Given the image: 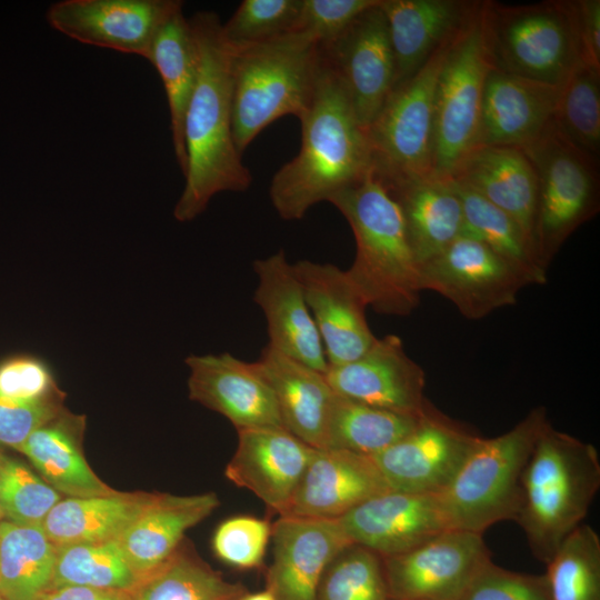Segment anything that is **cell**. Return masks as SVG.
Returning a JSON list of instances; mask_svg holds the SVG:
<instances>
[{"label":"cell","instance_id":"1","mask_svg":"<svg viewBox=\"0 0 600 600\" xmlns=\"http://www.w3.org/2000/svg\"><path fill=\"white\" fill-rule=\"evenodd\" d=\"M199 54L198 78L184 117L187 172L173 209L187 222L201 214L220 192H244L252 182L232 130L230 49L221 37L216 12L200 11L189 19Z\"/></svg>","mask_w":600,"mask_h":600},{"label":"cell","instance_id":"2","mask_svg":"<svg viewBox=\"0 0 600 600\" xmlns=\"http://www.w3.org/2000/svg\"><path fill=\"white\" fill-rule=\"evenodd\" d=\"M299 121V152L274 173L269 188L284 220L302 219L372 170L367 130L323 58L312 104Z\"/></svg>","mask_w":600,"mask_h":600},{"label":"cell","instance_id":"3","mask_svg":"<svg viewBox=\"0 0 600 600\" xmlns=\"http://www.w3.org/2000/svg\"><path fill=\"white\" fill-rule=\"evenodd\" d=\"M346 218L356 256L346 271L376 312L407 317L420 303V268L409 243L401 210L372 170L330 200Z\"/></svg>","mask_w":600,"mask_h":600},{"label":"cell","instance_id":"4","mask_svg":"<svg viewBox=\"0 0 600 600\" xmlns=\"http://www.w3.org/2000/svg\"><path fill=\"white\" fill-rule=\"evenodd\" d=\"M599 488L596 447L549 422L524 468L521 507L514 520L538 560L547 563L582 523Z\"/></svg>","mask_w":600,"mask_h":600},{"label":"cell","instance_id":"5","mask_svg":"<svg viewBox=\"0 0 600 600\" xmlns=\"http://www.w3.org/2000/svg\"><path fill=\"white\" fill-rule=\"evenodd\" d=\"M321 64L319 43L298 31L230 49L232 130L241 154L270 123L288 114L300 120L307 113Z\"/></svg>","mask_w":600,"mask_h":600},{"label":"cell","instance_id":"6","mask_svg":"<svg viewBox=\"0 0 600 600\" xmlns=\"http://www.w3.org/2000/svg\"><path fill=\"white\" fill-rule=\"evenodd\" d=\"M548 423L546 408L537 407L509 431L480 439L439 494L451 529L482 534L497 522L516 520L523 471Z\"/></svg>","mask_w":600,"mask_h":600},{"label":"cell","instance_id":"7","mask_svg":"<svg viewBox=\"0 0 600 600\" xmlns=\"http://www.w3.org/2000/svg\"><path fill=\"white\" fill-rule=\"evenodd\" d=\"M482 23L491 64L500 71L561 86L582 62L573 0L482 1Z\"/></svg>","mask_w":600,"mask_h":600},{"label":"cell","instance_id":"8","mask_svg":"<svg viewBox=\"0 0 600 600\" xmlns=\"http://www.w3.org/2000/svg\"><path fill=\"white\" fill-rule=\"evenodd\" d=\"M521 149L537 173L532 241L547 270L566 240L599 212V161L572 144L552 121Z\"/></svg>","mask_w":600,"mask_h":600},{"label":"cell","instance_id":"9","mask_svg":"<svg viewBox=\"0 0 600 600\" xmlns=\"http://www.w3.org/2000/svg\"><path fill=\"white\" fill-rule=\"evenodd\" d=\"M456 37L438 48L410 79L392 89L366 129L372 172L384 184L433 176L436 89Z\"/></svg>","mask_w":600,"mask_h":600},{"label":"cell","instance_id":"10","mask_svg":"<svg viewBox=\"0 0 600 600\" xmlns=\"http://www.w3.org/2000/svg\"><path fill=\"white\" fill-rule=\"evenodd\" d=\"M492 68L480 1L454 38L439 73L434 98V177L449 178L474 147L484 82Z\"/></svg>","mask_w":600,"mask_h":600},{"label":"cell","instance_id":"11","mask_svg":"<svg viewBox=\"0 0 600 600\" xmlns=\"http://www.w3.org/2000/svg\"><path fill=\"white\" fill-rule=\"evenodd\" d=\"M422 291L451 301L467 319H482L517 302L529 286L523 277L487 244L460 234L420 268Z\"/></svg>","mask_w":600,"mask_h":600},{"label":"cell","instance_id":"12","mask_svg":"<svg viewBox=\"0 0 600 600\" xmlns=\"http://www.w3.org/2000/svg\"><path fill=\"white\" fill-rule=\"evenodd\" d=\"M490 560L482 534L446 530L407 552L382 558L388 598L459 600Z\"/></svg>","mask_w":600,"mask_h":600},{"label":"cell","instance_id":"13","mask_svg":"<svg viewBox=\"0 0 600 600\" xmlns=\"http://www.w3.org/2000/svg\"><path fill=\"white\" fill-rule=\"evenodd\" d=\"M480 439L431 406L411 432L372 458L391 490L440 494Z\"/></svg>","mask_w":600,"mask_h":600},{"label":"cell","instance_id":"14","mask_svg":"<svg viewBox=\"0 0 600 600\" xmlns=\"http://www.w3.org/2000/svg\"><path fill=\"white\" fill-rule=\"evenodd\" d=\"M379 3L357 16L334 40L320 46L323 61L364 129L377 118L394 84V59Z\"/></svg>","mask_w":600,"mask_h":600},{"label":"cell","instance_id":"15","mask_svg":"<svg viewBox=\"0 0 600 600\" xmlns=\"http://www.w3.org/2000/svg\"><path fill=\"white\" fill-rule=\"evenodd\" d=\"M179 0H62L46 13L48 23L81 43L149 59L161 27Z\"/></svg>","mask_w":600,"mask_h":600},{"label":"cell","instance_id":"16","mask_svg":"<svg viewBox=\"0 0 600 600\" xmlns=\"http://www.w3.org/2000/svg\"><path fill=\"white\" fill-rule=\"evenodd\" d=\"M324 374L337 394L374 408L421 417L432 406L424 396L423 369L396 334L378 338L353 361L328 366Z\"/></svg>","mask_w":600,"mask_h":600},{"label":"cell","instance_id":"17","mask_svg":"<svg viewBox=\"0 0 600 600\" xmlns=\"http://www.w3.org/2000/svg\"><path fill=\"white\" fill-rule=\"evenodd\" d=\"M292 264L318 328L328 366L361 357L378 338L368 324L367 304L346 271L311 260Z\"/></svg>","mask_w":600,"mask_h":600},{"label":"cell","instance_id":"18","mask_svg":"<svg viewBox=\"0 0 600 600\" xmlns=\"http://www.w3.org/2000/svg\"><path fill=\"white\" fill-rule=\"evenodd\" d=\"M351 543L380 557L407 552L451 529L439 494L390 490L338 519Z\"/></svg>","mask_w":600,"mask_h":600},{"label":"cell","instance_id":"19","mask_svg":"<svg viewBox=\"0 0 600 600\" xmlns=\"http://www.w3.org/2000/svg\"><path fill=\"white\" fill-rule=\"evenodd\" d=\"M390 490L372 457L314 448L280 517L339 519L362 502Z\"/></svg>","mask_w":600,"mask_h":600},{"label":"cell","instance_id":"20","mask_svg":"<svg viewBox=\"0 0 600 600\" xmlns=\"http://www.w3.org/2000/svg\"><path fill=\"white\" fill-rule=\"evenodd\" d=\"M189 397L238 430L283 428L274 396L253 362L224 352L190 356Z\"/></svg>","mask_w":600,"mask_h":600},{"label":"cell","instance_id":"21","mask_svg":"<svg viewBox=\"0 0 600 600\" xmlns=\"http://www.w3.org/2000/svg\"><path fill=\"white\" fill-rule=\"evenodd\" d=\"M271 539L267 589L276 600H316L326 567L352 544L338 519L280 517Z\"/></svg>","mask_w":600,"mask_h":600},{"label":"cell","instance_id":"22","mask_svg":"<svg viewBox=\"0 0 600 600\" xmlns=\"http://www.w3.org/2000/svg\"><path fill=\"white\" fill-rule=\"evenodd\" d=\"M258 286L253 300L262 310L271 348L326 373L323 344L293 264L284 251L253 262Z\"/></svg>","mask_w":600,"mask_h":600},{"label":"cell","instance_id":"23","mask_svg":"<svg viewBox=\"0 0 600 600\" xmlns=\"http://www.w3.org/2000/svg\"><path fill=\"white\" fill-rule=\"evenodd\" d=\"M226 477L246 488L280 516L287 509L314 448L284 428L238 430Z\"/></svg>","mask_w":600,"mask_h":600},{"label":"cell","instance_id":"24","mask_svg":"<svg viewBox=\"0 0 600 600\" xmlns=\"http://www.w3.org/2000/svg\"><path fill=\"white\" fill-rule=\"evenodd\" d=\"M560 87L492 68L484 82L473 148H521L532 142L551 123Z\"/></svg>","mask_w":600,"mask_h":600},{"label":"cell","instance_id":"25","mask_svg":"<svg viewBox=\"0 0 600 600\" xmlns=\"http://www.w3.org/2000/svg\"><path fill=\"white\" fill-rule=\"evenodd\" d=\"M480 1L380 0L394 59L393 88L468 23Z\"/></svg>","mask_w":600,"mask_h":600},{"label":"cell","instance_id":"26","mask_svg":"<svg viewBox=\"0 0 600 600\" xmlns=\"http://www.w3.org/2000/svg\"><path fill=\"white\" fill-rule=\"evenodd\" d=\"M449 178L464 183L510 216L533 248L538 179L532 162L520 147H476L461 159Z\"/></svg>","mask_w":600,"mask_h":600},{"label":"cell","instance_id":"27","mask_svg":"<svg viewBox=\"0 0 600 600\" xmlns=\"http://www.w3.org/2000/svg\"><path fill=\"white\" fill-rule=\"evenodd\" d=\"M253 363L274 396L283 428L307 444L323 448L334 396L326 374L268 344Z\"/></svg>","mask_w":600,"mask_h":600},{"label":"cell","instance_id":"28","mask_svg":"<svg viewBox=\"0 0 600 600\" xmlns=\"http://www.w3.org/2000/svg\"><path fill=\"white\" fill-rule=\"evenodd\" d=\"M220 502L216 493L159 494L116 540L130 567L146 578L180 547L184 532L209 517Z\"/></svg>","mask_w":600,"mask_h":600},{"label":"cell","instance_id":"29","mask_svg":"<svg viewBox=\"0 0 600 600\" xmlns=\"http://www.w3.org/2000/svg\"><path fill=\"white\" fill-rule=\"evenodd\" d=\"M84 417L63 408L37 428L18 449L42 479L69 498L107 496L117 492L90 468L81 449Z\"/></svg>","mask_w":600,"mask_h":600},{"label":"cell","instance_id":"30","mask_svg":"<svg viewBox=\"0 0 600 600\" xmlns=\"http://www.w3.org/2000/svg\"><path fill=\"white\" fill-rule=\"evenodd\" d=\"M384 186L401 210L419 268L462 234L463 209L449 178L430 176Z\"/></svg>","mask_w":600,"mask_h":600},{"label":"cell","instance_id":"31","mask_svg":"<svg viewBox=\"0 0 600 600\" xmlns=\"http://www.w3.org/2000/svg\"><path fill=\"white\" fill-rule=\"evenodd\" d=\"M158 493L114 492L61 499L46 517L42 529L58 547L117 540L154 501Z\"/></svg>","mask_w":600,"mask_h":600},{"label":"cell","instance_id":"32","mask_svg":"<svg viewBox=\"0 0 600 600\" xmlns=\"http://www.w3.org/2000/svg\"><path fill=\"white\" fill-rule=\"evenodd\" d=\"M148 60L154 66L163 83L170 112L173 151L184 177L188 164L183 136L184 117L198 78L199 54L189 19L184 17L182 8L159 30Z\"/></svg>","mask_w":600,"mask_h":600},{"label":"cell","instance_id":"33","mask_svg":"<svg viewBox=\"0 0 600 600\" xmlns=\"http://www.w3.org/2000/svg\"><path fill=\"white\" fill-rule=\"evenodd\" d=\"M57 546L42 527L0 521V594L42 600L51 588Z\"/></svg>","mask_w":600,"mask_h":600},{"label":"cell","instance_id":"34","mask_svg":"<svg viewBox=\"0 0 600 600\" xmlns=\"http://www.w3.org/2000/svg\"><path fill=\"white\" fill-rule=\"evenodd\" d=\"M463 209V234L473 237L510 263L530 284L547 282V270L538 261L531 242L506 212L464 183L449 178Z\"/></svg>","mask_w":600,"mask_h":600},{"label":"cell","instance_id":"35","mask_svg":"<svg viewBox=\"0 0 600 600\" xmlns=\"http://www.w3.org/2000/svg\"><path fill=\"white\" fill-rule=\"evenodd\" d=\"M421 418L374 408L334 392L323 448L372 457L406 437Z\"/></svg>","mask_w":600,"mask_h":600},{"label":"cell","instance_id":"36","mask_svg":"<svg viewBox=\"0 0 600 600\" xmlns=\"http://www.w3.org/2000/svg\"><path fill=\"white\" fill-rule=\"evenodd\" d=\"M131 600H240L246 589L180 547L156 571L129 591Z\"/></svg>","mask_w":600,"mask_h":600},{"label":"cell","instance_id":"37","mask_svg":"<svg viewBox=\"0 0 600 600\" xmlns=\"http://www.w3.org/2000/svg\"><path fill=\"white\" fill-rule=\"evenodd\" d=\"M140 581L116 540L57 547L51 588L82 586L131 591Z\"/></svg>","mask_w":600,"mask_h":600},{"label":"cell","instance_id":"38","mask_svg":"<svg viewBox=\"0 0 600 600\" xmlns=\"http://www.w3.org/2000/svg\"><path fill=\"white\" fill-rule=\"evenodd\" d=\"M550 600H600V538L578 526L547 562Z\"/></svg>","mask_w":600,"mask_h":600},{"label":"cell","instance_id":"39","mask_svg":"<svg viewBox=\"0 0 600 600\" xmlns=\"http://www.w3.org/2000/svg\"><path fill=\"white\" fill-rule=\"evenodd\" d=\"M554 127L578 149L599 160L600 69L580 62L561 84Z\"/></svg>","mask_w":600,"mask_h":600},{"label":"cell","instance_id":"40","mask_svg":"<svg viewBox=\"0 0 600 600\" xmlns=\"http://www.w3.org/2000/svg\"><path fill=\"white\" fill-rule=\"evenodd\" d=\"M316 600H389L382 558L349 544L326 567Z\"/></svg>","mask_w":600,"mask_h":600},{"label":"cell","instance_id":"41","mask_svg":"<svg viewBox=\"0 0 600 600\" xmlns=\"http://www.w3.org/2000/svg\"><path fill=\"white\" fill-rule=\"evenodd\" d=\"M61 493L38 477L22 462L0 456V509L7 520L42 527Z\"/></svg>","mask_w":600,"mask_h":600},{"label":"cell","instance_id":"42","mask_svg":"<svg viewBox=\"0 0 600 600\" xmlns=\"http://www.w3.org/2000/svg\"><path fill=\"white\" fill-rule=\"evenodd\" d=\"M300 0H243L221 23V37L232 50L264 43L293 32Z\"/></svg>","mask_w":600,"mask_h":600},{"label":"cell","instance_id":"43","mask_svg":"<svg viewBox=\"0 0 600 600\" xmlns=\"http://www.w3.org/2000/svg\"><path fill=\"white\" fill-rule=\"evenodd\" d=\"M271 526L267 520L237 516L223 521L213 536L212 546L219 559L240 569L262 564Z\"/></svg>","mask_w":600,"mask_h":600},{"label":"cell","instance_id":"44","mask_svg":"<svg viewBox=\"0 0 600 600\" xmlns=\"http://www.w3.org/2000/svg\"><path fill=\"white\" fill-rule=\"evenodd\" d=\"M459 600H550V597L546 576L510 571L490 560Z\"/></svg>","mask_w":600,"mask_h":600},{"label":"cell","instance_id":"45","mask_svg":"<svg viewBox=\"0 0 600 600\" xmlns=\"http://www.w3.org/2000/svg\"><path fill=\"white\" fill-rule=\"evenodd\" d=\"M378 0H300L294 31L324 46L339 37L348 26Z\"/></svg>","mask_w":600,"mask_h":600},{"label":"cell","instance_id":"46","mask_svg":"<svg viewBox=\"0 0 600 600\" xmlns=\"http://www.w3.org/2000/svg\"><path fill=\"white\" fill-rule=\"evenodd\" d=\"M0 394L22 402L64 396L46 363L29 356L12 357L0 363Z\"/></svg>","mask_w":600,"mask_h":600},{"label":"cell","instance_id":"47","mask_svg":"<svg viewBox=\"0 0 600 600\" xmlns=\"http://www.w3.org/2000/svg\"><path fill=\"white\" fill-rule=\"evenodd\" d=\"M63 399L22 402L0 394V450L6 447L18 451L37 428L64 408Z\"/></svg>","mask_w":600,"mask_h":600},{"label":"cell","instance_id":"48","mask_svg":"<svg viewBox=\"0 0 600 600\" xmlns=\"http://www.w3.org/2000/svg\"><path fill=\"white\" fill-rule=\"evenodd\" d=\"M582 61L600 69V0H573Z\"/></svg>","mask_w":600,"mask_h":600},{"label":"cell","instance_id":"49","mask_svg":"<svg viewBox=\"0 0 600 600\" xmlns=\"http://www.w3.org/2000/svg\"><path fill=\"white\" fill-rule=\"evenodd\" d=\"M42 600H131L129 591L64 586L49 589Z\"/></svg>","mask_w":600,"mask_h":600},{"label":"cell","instance_id":"50","mask_svg":"<svg viewBox=\"0 0 600 600\" xmlns=\"http://www.w3.org/2000/svg\"><path fill=\"white\" fill-rule=\"evenodd\" d=\"M240 600H276L274 596L268 590L246 593Z\"/></svg>","mask_w":600,"mask_h":600},{"label":"cell","instance_id":"51","mask_svg":"<svg viewBox=\"0 0 600 600\" xmlns=\"http://www.w3.org/2000/svg\"><path fill=\"white\" fill-rule=\"evenodd\" d=\"M2 517H3V516H2V512H1V509H0V521L2 520Z\"/></svg>","mask_w":600,"mask_h":600},{"label":"cell","instance_id":"52","mask_svg":"<svg viewBox=\"0 0 600 600\" xmlns=\"http://www.w3.org/2000/svg\"><path fill=\"white\" fill-rule=\"evenodd\" d=\"M0 600H6V599L0 594Z\"/></svg>","mask_w":600,"mask_h":600},{"label":"cell","instance_id":"53","mask_svg":"<svg viewBox=\"0 0 600 600\" xmlns=\"http://www.w3.org/2000/svg\"><path fill=\"white\" fill-rule=\"evenodd\" d=\"M1 453H2V452H1V450H0V456H1Z\"/></svg>","mask_w":600,"mask_h":600}]
</instances>
